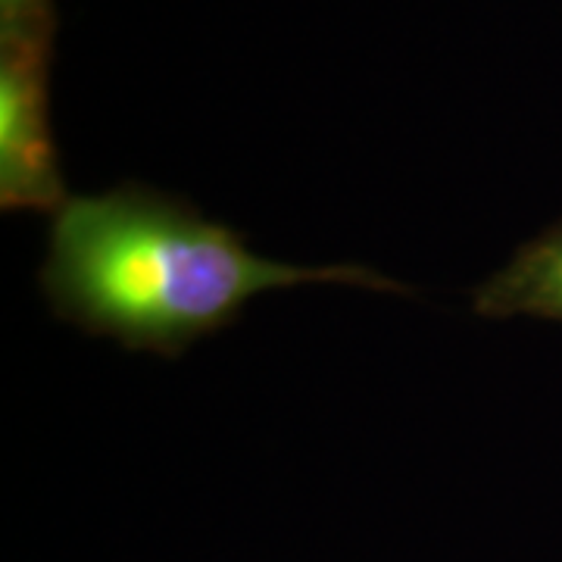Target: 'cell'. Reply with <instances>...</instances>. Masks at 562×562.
Masks as SVG:
<instances>
[{
    "instance_id": "1",
    "label": "cell",
    "mask_w": 562,
    "mask_h": 562,
    "mask_svg": "<svg viewBox=\"0 0 562 562\" xmlns=\"http://www.w3.org/2000/svg\"><path fill=\"white\" fill-rule=\"evenodd\" d=\"M297 284L406 291L366 266L266 260L228 225L140 184L66 198L41 266L44 297L60 319L162 357L216 335L257 294Z\"/></svg>"
},
{
    "instance_id": "2",
    "label": "cell",
    "mask_w": 562,
    "mask_h": 562,
    "mask_svg": "<svg viewBox=\"0 0 562 562\" xmlns=\"http://www.w3.org/2000/svg\"><path fill=\"white\" fill-rule=\"evenodd\" d=\"M50 35L0 38V206L57 213L66 203L50 135Z\"/></svg>"
},
{
    "instance_id": "3",
    "label": "cell",
    "mask_w": 562,
    "mask_h": 562,
    "mask_svg": "<svg viewBox=\"0 0 562 562\" xmlns=\"http://www.w3.org/2000/svg\"><path fill=\"white\" fill-rule=\"evenodd\" d=\"M472 306L487 319L538 316L562 322V225L525 244L475 291Z\"/></svg>"
},
{
    "instance_id": "4",
    "label": "cell",
    "mask_w": 562,
    "mask_h": 562,
    "mask_svg": "<svg viewBox=\"0 0 562 562\" xmlns=\"http://www.w3.org/2000/svg\"><path fill=\"white\" fill-rule=\"evenodd\" d=\"M54 38V3L50 0H0V38Z\"/></svg>"
}]
</instances>
